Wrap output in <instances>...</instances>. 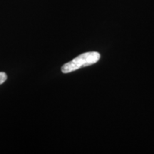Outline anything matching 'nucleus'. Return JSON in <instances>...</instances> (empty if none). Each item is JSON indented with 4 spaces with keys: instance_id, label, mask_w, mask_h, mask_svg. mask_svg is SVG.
<instances>
[{
    "instance_id": "f257e3e1",
    "label": "nucleus",
    "mask_w": 154,
    "mask_h": 154,
    "mask_svg": "<svg viewBox=\"0 0 154 154\" xmlns=\"http://www.w3.org/2000/svg\"><path fill=\"white\" fill-rule=\"evenodd\" d=\"M100 54L96 51H89L82 54L73 59L72 61L65 63L61 67V72L64 74L70 73L79 69L82 67L90 66L98 62L100 59Z\"/></svg>"
},
{
    "instance_id": "f03ea898",
    "label": "nucleus",
    "mask_w": 154,
    "mask_h": 154,
    "mask_svg": "<svg viewBox=\"0 0 154 154\" xmlns=\"http://www.w3.org/2000/svg\"><path fill=\"white\" fill-rule=\"evenodd\" d=\"M7 76L5 72H0V85L7 80Z\"/></svg>"
}]
</instances>
